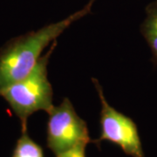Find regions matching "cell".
<instances>
[{"mask_svg":"<svg viewBox=\"0 0 157 157\" xmlns=\"http://www.w3.org/2000/svg\"><path fill=\"white\" fill-rule=\"evenodd\" d=\"M12 157H44V153L42 147L25 131L17 140Z\"/></svg>","mask_w":157,"mask_h":157,"instance_id":"8992f818","label":"cell"},{"mask_svg":"<svg viewBox=\"0 0 157 157\" xmlns=\"http://www.w3.org/2000/svg\"><path fill=\"white\" fill-rule=\"evenodd\" d=\"M48 113L47 147L57 155L80 143L94 142L89 136L86 122L78 115L68 98Z\"/></svg>","mask_w":157,"mask_h":157,"instance_id":"3957f363","label":"cell"},{"mask_svg":"<svg viewBox=\"0 0 157 157\" xmlns=\"http://www.w3.org/2000/svg\"><path fill=\"white\" fill-rule=\"evenodd\" d=\"M140 31L151 49L153 59L157 66V0L146 7V17L140 25Z\"/></svg>","mask_w":157,"mask_h":157,"instance_id":"5b68a950","label":"cell"},{"mask_svg":"<svg viewBox=\"0 0 157 157\" xmlns=\"http://www.w3.org/2000/svg\"><path fill=\"white\" fill-rule=\"evenodd\" d=\"M56 46L55 40L26 77L0 93V96L5 99L11 111L19 119L22 132L27 131V121L33 113L41 110L48 113L53 107V90L48 79L47 67Z\"/></svg>","mask_w":157,"mask_h":157,"instance_id":"7a4b0ae2","label":"cell"},{"mask_svg":"<svg viewBox=\"0 0 157 157\" xmlns=\"http://www.w3.org/2000/svg\"><path fill=\"white\" fill-rule=\"evenodd\" d=\"M92 81L94 85L101 104L100 119L101 136L98 140H94V142L99 144L102 140H108L121 147L128 155L145 157L138 128L135 121L109 105L97 78H93Z\"/></svg>","mask_w":157,"mask_h":157,"instance_id":"277c9868","label":"cell"},{"mask_svg":"<svg viewBox=\"0 0 157 157\" xmlns=\"http://www.w3.org/2000/svg\"><path fill=\"white\" fill-rule=\"evenodd\" d=\"M95 1L90 0L82 9L63 20L31 31L6 43L0 49V93L26 77L37 65L43 51L71 25L90 14Z\"/></svg>","mask_w":157,"mask_h":157,"instance_id":"6da1fadb","label":"cell"},{"mask_svg":"<svg viewBox=\"0 0 157 157\" xmlns=\"http://www.w3.org/2000/svg\"><path fill=\"white\" fill-rule=\"evenodd\" d=\"M86 145H87L86 143L78 144L77 146L73 147V148L69 149L67 151L57 155L56 157H86L85 151Z\"/></svg>","mask_w":157,"mask_h":157,"instance_id":"52a82bcc","label":"cell"}]
</instances>
